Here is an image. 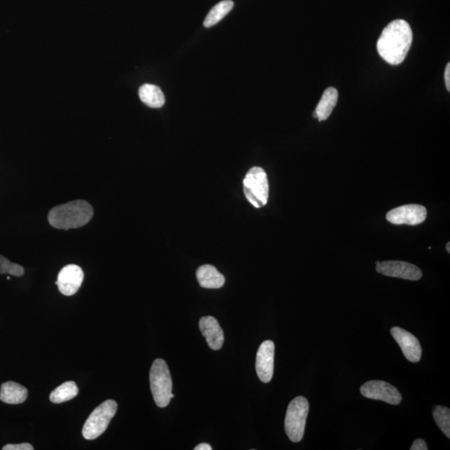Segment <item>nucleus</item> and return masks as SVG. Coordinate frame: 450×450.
Instances as JSON below:
<instances>
[{
	"label": "nucleus",
	"instance_id": "nucleus-17",
	"mask_svg": "<svg viewBox=\"0 0 450 450\" xmlns=\"http://www.w3.org/2000/svg\"><path fill=\"white\" fill-rule=\"evenodd\" d=\"M140 100L151 108H161L164 105L165 98L159 87L146 84L140 87L139 90Z\"/></svg>",
	"mask_w": 450,
	"mask_h": 450
},
{
	"label": "nucleus",
	"instance_id": "nucleus-3",
	"mask_svg": "<svg viewBox=\"0 0 450 450\" xmlns=\"http://www.w3.org/2000/svg\"><path fill=\"white\" fill-rule=\"evenodd\" d=\"M150 389L156 406L165 408L171 402L172 394V378L166 362L157 358L153 363L150 373Z\"/></svg>",
	"mask_w": 450,
	"mask_h": 450
},
{
	"label": "nucleus",
	"instance_id": "nucleus-4",
	"mask_svg": "<svg viewBox=\"0 0 450 450\" xmlns=\"http://www.w3.org/2000/svg\"><path fill=\"white\" fill-rule=\"evenodd\" d=\"M118 404L113 399L106 400L98 406L86 420L83 427L82 435L87 440H93L100 437L108 428L110 421L116 414Z\"/></svg>",
	"mask_w": 450,
	"mask_h": 450
},
{
	"label": "nucleus",
	"instance_id": "nucleus-9",
	"mask_svg": "<svg viewBox=\"0 0 450 450\" xmlns=\"http://www.w3.org/2000/svg\"><path fill=\"white\" fill-rule=\"evenodd\" d=\"M377 264L378 273L389 277L414 280V282L422 278V271L415 264L403 261L377 262Z\"/></svg>",
	"mask_w": 450,
	"mask_h": 450
},
{
	"label": "nucleus",
	"instance_id": "nucleus-23",
	"mask_svg": "<svg viewBox=\"0 0 450 450\" xmlns=\"http://www.w3.org/2000/svg\"><path fill=\"white\" fill-rule=\"evenodd\" d=\"M411 450H428L427 444L425 443V441L422 439L416 440L414 443H413Z\"/></svg>",
	"mask_w": 450,
	"mask_h": 450
},
{
	"label": "nucleus",
	"instance_id": "nucleus-10",
	"mask_svg": "<svg viewBox=\"0 0 450 450\" xmlns=\"http://www.w3.org/2000/svg\"><path fill=\"white\" fill-rule=\"evenodd\" d=\"M84 278V271L80 266L68 264L60 270L55 284L62 295L71 296L80 290Z\"/></svg>",
	"mask_w": 450,
	"mask_h": 450
},
{
	"label": "nucleus",
	"instance_id": "nucleus-20",
	"mask_svg": "<svg viewBox=\"0 0 450 450\" xmlns=\"http://www.w3.org/2000/svg\"><path fill=\"white\" fill-rule=\"evenodd\" d=\"M433 417L435 422L444 433L446 437L450 438V410L447 407L435 406L433 410Z\"/></svg>",
	"mask_w": 450,
	"mask_h": 450
},
{
	"label": "nucleus",
	"instance_id": "nucleus-1",
	"mask_svg": "<svg viewBox=\"0 0 450 450\" xmlns=\"http://www.w3.org/2000/svg\"><path fill=\"white\" fill-rule=\"evenodd\" d=\"M413 42V32L406 20L396 19L388 24L377 42V51L383 60L399 65L406 60Z\"/></svg>",
	"mask_w": 450,
	"mask_h": 450
},
{
	"label": "nucleus",
	"instance_id": "nucleus-5",
	"mask_svg": "<svg viewBox=\"0 0 450 450\" xmlns=\"http://www.w3.org/2000/svg\"><path fill=\"white\" fill-rule=\"evenodd\" d=\"M309 410L308 400L303 396L296 397L288 404L284 429L288 439L295 443L303 439Z\"/></svg>",
	"mask_w": 450,
	"mask_h": 450
},
{
	"label": "nucleus",
	"instance_id": "nucleus-21",
	"mask_svg": "<svg viewBox=\"0 0 450 450\" xmlns=\"http://www.w3.org/2000/svg\"><path fill=\"white\" fill-rule=\"evenodd\" d=\"M9 274L10 275L22 276L24 274V268L19 264L12 263L9 259L0 255V275Z\"/></svg>",
	"mask_w": 450,
	"mask_h": 450
},
{
	"label": "nucleus",
	"instance_id": "nucleus-19",
	"mask_svg": "<svg viewBox=\"0 0 450 450\" xmlns=\"http://www.w3.org/2000/svg\"><path fill=\"white\" fill-rule=\"evenodd\" d=\"M233 7L234 2L232 0H224V1L217 3L216 6L212 8L207 17H206L204 22L205 27L209 28L216 26L232 10Z\"/></svg>",
	"mask_w": 450,
	"mask_h": 450
},
{
	"label": "nucleus",
	"instance_id": "nucleus-6",
	"mask_svg": "<svg viewBox=\"0 0 450 450\" xmlns=\"http://www.w3.org/2000/svg\"><path fill=\"white\" fill-rule=\"evenodd\" d=\"M243 192L255 208H261L267 205L270 187L267 173L262 168L254 167L247 173L243 180Z\"/></svg>",
	"mask_w": 450,
	"mask_h": 450
},
{
	"label": "nucleus",
	"instance_id": "nucleus-22",
	"mask_svg": "<svg viewBox=\"0 0 450 450\" xmlns=\"http://www.w3.org/2000/svg\"><path fill=\"white\" fill-rule=\"evenodd\" d=\"M34 447L31 444L23 443L17 444H7L3 446V450H33Z\"/></svg>",
	"mask_w": 450,
	"mask_h": 450
},
{
	"label": "nucleus",
	"instance_id": "nucleus-18",
	"mask_svg": "<svg viewBox=\"0 0 450 450\" xmlns=\"http://www.w3.org/2000/svg\"><path fill=\"white\" fill-rule=\"evenodd\" d=\"M78 394L77 385L73 381L62 383L52 391L49 399L53 404H61L76 398Z\"/></svg>",
	"mask_w": 450,
	"mask_h": 450
},
{
	"label": "nucleus",
	"instance_id": "nucleus-25",
	"mask_svg": "<svg viewBox=\"0 0 450 450\" xmlns=\"http://www.w3.org/2000/svg\"><path fill=\"white\" fill-rule=\"evenodd\" d=\"M212 449H213L211 446L206 443L200 444L199 445H197L196 447L195 448V450H212Z\"/></svg>",
	"mask_w": 450,
	"mask_h": 450
},
{
	"label": "nucleus",
	"instance_id": "nucleus-11",
	"mask_svg": "<svg viewBox=\"0 0 450 450\" xmlns=\"http://www.w3.org/2000/svg\"><path fill=\"white\" fill-rule=\"evenodd\" d=\"M275 344L273 341L266 340L259 346L256 356V372L263 383L270 382L274 374Z\"/></svg>",
	"mask_w": 450,
	"mask_h": 450
},
{
	"label": "nucleus",
	"instance_id": "nucleus-12",
	"mask_svg": "<svg viewBox=\"0 0 450 450\" xmlns=\"http://www.w3.org/2000/svg\"><path fill=\"white\" fill-rule=\"evenodd\" d=\"M390 332L407 361L412 363L419 362L422 356V348L418 338L407 330L399 327L392 328Z\"/></svg>",
	"mask_w": 450,
	"mask_h": 450
},
{
	"label": "nucleus",
	"instance_id": "nucleus-14",
	"mask_svg": "<svg viewBox=\"0 0 450 450\" xmlns=\"http://www.w3.org/2000/svg\"><path fill=\"white\" fill-rule=\"evenodd\" d=\"M196 276L202 288H220L224 286L225 283V276L210 264H205L198 268Z\"/></svg>",
	"mask_w": 450,
	"mask_h": 450
},
{
	"label": "nucleus",
	"instance_id": "nucleus-8",
	"mask_svg": "<svg viewBox=\"0 0 450 450\" xmlns=\"http://www.w3.org/2000/svg\"><path fill=\"white\" fill-rule=\"evenodd\" d=\"M427 209L419 205H406L390 210L387 214V220L391 224L400 225H418L426 220Z\"/></svg>",
	"mask_w": 450,
	"mask_h": 450
},
{
	"label": "nucleus",
	"instance_id": "nucleus-2",
	"mask_svg": "<svg viewBox=\"0 0 450 450\" xmlns=\"http://www.w3.org/2000/svg\"><path fill=\"white\" fill-rule=\"evenodd\" d=\"M93 216L92 206L88 202L78 200L53 208L49 213L48 220L53 228L67 230L88 224Z\"/></svg>",
	"mask_w": 450,
	"mask_h": 450
},
{
	"label": "nucleus",
	"instance_id": "nucleus-16",
	"mask_svg": "<svg viewBox=\"0 0 450 450\" xmlns=\"http://www.w3.org/2000/svg\"><path fill=\"white\" fill-rule=\"evenodd\" d=\"M338 98V93L336 89L328 88L324 90L321 100L316 107L313 117L319 119V121H324L328 119L332 114L334 107L336 106Z\"/></svg>",
	"mask_w": 450,
	"mask_h": 450
},
{
	"label": "nucleus",
	"instance_id": "nucleus-26",
	"mask_svg": "<svg viewBox=\"0 0 450 450\" xmlns=\"http://www.w3.org/2000/svg\"><path fill=\"white\" fill-rule=\"evenodd\" d=\"M449 245H450L449 243H448L447 245H446V250H447L449 254L450 253V246Z\"/></svg>",
	"mask_w": 450,
	"mask_h": 450
},
{
	"label": "nucleus",
	"instance_id": "nucleus-24",
	"mask_svg": "<svg viewBox=\"0 0 450 450\" xmlns=\"http://www.w3.org/2000/svg\"><path fill=\"white\" fill-rule=\"evenodd\" d=\"M450 64L449 63L447 66H446L445 69V73H444V80H445V85H446V88H447L448 92H450Z\"/></svg>",
	"mask_w": 450,
	"mask_h": 450
},
{
	"label": "nucleus",
	"instance_id": "nucleus-7",
	"mask_svg": "<svg viewBox=\"0 0 450 450\" xmlns=\"http://www.w3.org/2000/svg\"><path fill=\"white\" fill-rule=\"evenodd\" d=\"M361 392L365 397L381 400L393 406H398L402 401L399 390L390 383L381 381H371L363 385Z\"/></svg>",
	"mask_w": 450,
	"mask_h": 450
},
{
	"label": "nucleus",
	"instance_id": "nucleus-15",
	"mask_svg": "<svg viewBox=\"0 0 450 450\" xmlns=\"http://www.w3.org/2000/svg\"><path fill=\"white\" fill-rule=\"evenodd\" d=\"M28 390L19 383L9 381L3 383L0 390V400L9 404H19L26 402Z\"/></svg>",
	"mask_w": 450,
	"mask_h": 450
},
{
	"label": "nucleus",
	"instance_id": "nucleus-13",
	"mask_svg": "<svg viewBox=\"0 0 450 450\" xmlns=\"http://www.w3.org/2000/svg\"><path fill=\"white\" fill-rule=\"evenodd\" d=\"M200 329L210 349L218 350L222 348L225 342L224 331L216 318L202 317L200 320Z\"/></svg>",
	"mask_w": 450,
	"mask_h": 450
}]
</instances>
